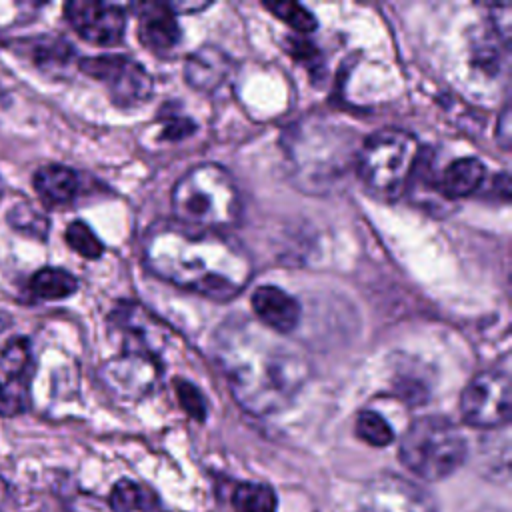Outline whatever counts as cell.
Wrapping results in <instances>:
<instances>
[{
  "label": "cell",
  "instance_id": "6da1fadb",
  "mask_svg": "<svg viewBox=\"0 0 512 512\" xmlns=\"http://www.w3.org/2000/svg\"><path fill=\"white\" fill-rule=\"evenodd\" d=\"M212 354L234 400L254 416L288 408L312 372L302 346L246 316L218 326Z\"/></svg>",
  "mask_w": 512,
  "mask_h": 512
},
{
  "label": "cell",
  "instance_id": "7a4b0ae2",
  "mask_svg": "<svg viewBox=\"0 0 512 512\" xmlns=\"http://www.w3.org/2000/svg\"><path fill=\"white\" fill-rule=\"evenodd\" d=\"M144 264L154 276L216 302L238 296L254 270L236 238L180 222H158L148 230Z\"/></svg>",
  "mask_w": 512,
  "mask_h": 512
},
{
  "label": "cell",
  "instance_id": "3957f363",
  "mask_svg": "<svg viewBox=\"0 0 512 512\" xmlns=\"http://www.w3.org/2000/svg\"><path fill=\"white\" fill-rule=\"evenodd\" d=\"M358 148L356 134L346 126L308 118L290 130L286 156L300 186L318 190L342 178L352 164L356 166Z\"/></svg>",
  "mask_w": 512,
  "mask_h": 512
},
{
  "label": "cell",
  "instance_id": "277c9868",
  "mask_svg": "<svg viewBox=\"0 0 512 512\" xmlns=\"http://www.w3.org/2000/svg\"><path fill=\"white\" fill-rule=\"evenodd\" d=\"M176 222L222 230L240 214V196L230 172L218 164H200L188 170L172 190Z\"/></svg>",
  "mask_w": 512,
  "mask_h": 512
},
{
  "label": "cell",
  "instance_id": "5b68a950",
  "mask_svg": "<svg viewBox=\"0 0 512 512\" xmlns=\"http://www.w3.org/2000/svg\"><path fill=\"white\" fill-rule=\"evenodd\" d=\"M422 148L414 134L384 128L370 134L358 148L356 172L364 186L382 200H396L410 188Z\"/></svg>",
  "mask_w": 512,
  "mask_h": 512
},
{
  "label": "cell",
  "instance_id": "8992f818",
  "mask_svg": "<svg viewBox=\"0 0 512 512\" xmlns=\"http://www.w3.org/2000/svg\"><path fill=\"white\" fill-rule=\"evenodd\" d=\"M398 458L418 478L438 482L462 466L466 440L448 418L422 416L406 428Z\"/></svg>",
  "mask_w": 512,
  "mask_h": 512
},
{
  "label": "cell",
  "instance_id": "52a82bcc",
  "mask_svg": "<svg viewBox=\"0 0 512 512\" xmlns=\"http://www.w3.org/2000/svg\"><path fill=\"white\" fill-rule=\"evenodd\" d=\"M512 392L508 368H490L476 374L462 392V418L474 428H498L510 420Z\"/></svg>",
  "mask_w": 512,
  "mask_h": 512
},
{
  "label": "cell",
  "instance_id": "ba28073f",
  "mask_svg": "<svg viewBox=\"0 0 512 512\" xmlns=\"http://www.w3.org/2000/svg\"><path fill=\"white\" fill-rule=\"evenodd\" d=\"M80 70L102 82L120 108H134L146 102L152 94V76L148 70L124 54L90 56L78 62Z\"/></svg>",
  "mask_w": 512,
  "mask_h": 512
},
{
  "label": "cell",
  "instance_id": "9c48e42d",
  "mask_svg": "<svg viewBox=\"0 0 512 512\" xmlns=\"http://www.w3.org/2000/svg\"><path fill=\"white\" fill-rule=\"evenodd\" d=\"M110 326L120 336L122 352L148 354L160 360L170 342L168 326L136 302H120L110 314Z\"/></svg>",
  "mask_w": 512,
  "mask_h": 512
},
{
  "label": "cell",
  "instance_id": "30bf717a",
  "mask_svg": "<svg viewBox=\"0 0 512 512\" xmlns=\"http://www.w3.org/2000/svg\"><path fill=\"white\" fill-rule=\"evenodd\" d=\"M360 512H438L434 496L396 474L372 478L360 494Z\"/></svg>",
  "mask_w": 512,
  "mask_h": 512
},
{
  "label": "cell",
  "instance_id": "8fae6325",
  "mask_svg": "<svg viewBox=\"0 0 512 512\" xmlns=\"http://www.w3.org/2000/svg\"><path fill=\"white\" fill-rule=\"evenodd\" d=\"M64 14L78 36L90 44L112 46L124 36L126 14L116 4L74 0L64 6Z\"/></svg>",
  "mask_w": 512,
  "mask_h": 512
},
{
  "label": "cell",
  "instance_id": "7c38bea8",
  "mask_svg": "<svg viewBox=\"0 0 512 512\" xmlns=\"http://www.w3.org/2000/svg\"><path fill=\"white\" fill-rule=\"evenodd\" d=\"M160 374V360L138 352H122L102 368L106 386L126 400H140L148 396L156 388Z\"/></svg>",
  "mask_w": 512,
  "mask_h": 512
},
{
  "label": "cell",
  "instance_id": "4fadbf2b",
  "mask_svg": "<svg viewBox=\"0 0 512 512\" xmlns=\"http://www.w3.org/2000/svg\"><path fill=\"white\" fill-rule=\"evenodd\" d=\"M138 18V38L154 54H168L180 44V26L168 4L140 2L134 4Z\"/></svg>",
  "mask_w": 512,
  "mask_h": 512
},
{
  "label": "cell",
  "instance_id": "5bb4252c",
  "mask_svg": "<svg viewBox=\"0 0 512 512\" xmlns=\"http://www.w3.org/2000/svg\"><path fill=\"white\" fill-rule=\"evenodd\" d=\"M252 310L260 324L288 336L300 322V304L276 286H260L252 294Z\"/></svg>",
  "mask_w": 512,
  "mask_h": 512
},
{
  "label": "cell",
  "instance_id": "9a60e30c",
  "mask_svg": "<svg viewBox=\"0 0 512 512\" xmlns=\"http://www.w3.org/2000/svg\"><path fill=\"white\" fill-rule=\"evenodd\" d=\"M232 72V60L214 46H202L188 56L184 74L192 88L200 92H214L224 86Z\"/></svg>",
  "mask_w": 512,
  "mask_h": 512
},
{
  "label": "cell",
  "instance_id": "2e32d148",
  "mask_svg": "<svg viewBox=\"0 0 512 512\" xmlns=\"http://www.w3.org/2000/svg\"><path fill=\"white\" fill-rule=\"evenodd\" d=\"M32 184L46 206H66L80 192V176L62 164H46L34 172Z\"/></svg>",
  "mask_w": 512,
  "mask_h": 512
},
{
  "label": "cell",
  "instance_id": "e0dca14e",
  "mask_svg": "<svg viewBox=\"0 0 512 512\" xmlns=\"http://www.w3.org/2000/svg\"><path fill=\"white\" fill-rule=\"evenodd\" d=\"M486 168L478 158H458L446 166L436 180V188L442 198L456 200L476 192L484 180Z\"/></svg>",
  "mask_w": 512,
  "mask_h": 512
},
{
  "label": "cell",
  "instance_id": "ac0fdd59",
  "mask_svg": "<svg viewBox=\"0 0 512 512\" xmlns=\"http://www.w3.org/2000/svg\"><path fill=\"white\" fill-rule=\"evenodd\" d=\"M30 292L40 300H62L78 290V280L64 268H40L30 278Z\"/></svg>",
  "mask_w": 512,
  "mask_h": 512
},
{
  "label": "cell",
  "instance_id": "d6986e66",
  "mask_svg": "<svg viewBox=\"0 0 512 512\" xmlns=\"http://www.w3.org/2000/svg\"><path fill=\"white\" fill-rule=\"evenodd\" d=\"M114 512H152L158 508V496L132 480H118L110 492Z\"/></svg>",
  "mask_w": 512,
  "mask_h": 512
},
{
  "label": "cell",
  "instance_id": "ffe728a7",
  "mask_svg": "<svg viewBox=\"0 0 512 512\" xmlns=\"http://www.w3.org/2000/svg\"><path fill=\"white\" fill-rule=\"evenodd\" d=\"M276 492L262 482H240L232 492L236 512H276Z\"/></svg>",
  "mask_w": 512,
  "mask_h": 512
},
{
  "label": "cell",
  "instance_id": "44dd1931",
  "mask_svg": "<svg viewBox=\"0 0 512 512\" xmlns=\"http://www.w3.org/2000/svg\"><path fill=\"white\" fill-rule=\"evenodd\" d=\"M0 372L14 378L32 376V348L30 340L24 336L12 338L0 352Z\"/></svg>",
  "mask_w": 512,
  "mask_h": 512
},
{
  "label": "cell",
  "instance_id": "7402d4cb",
  "mask_svg": "<svg viewBox=\"0 0 512 512\" xmlns=\"http://www.w3.org/2000/svg\"><path fill=\"white\" fill-rule=\"evenodd\" d=\"M30 50H32L34 62L38 66H42L44 70L64 68V66L70 64V60L74 56V50H72V46L66 40L52 38V36L36 38L34 46Z\"/></svg>",
  "mask_w": 512,
  "mask_h": 512
},
{
  "label": "cell",
  "instance_id": "603a6c76",
  "mask_svg": "<svg viewBox=\"0 0 512 512\" xmlns=\"http://www.w3.org/2000/svg\"><path fill=\"white\" fill-rule=\"evenodd\" d=\"M30 378L0 376V416H16L28 408Z\"/></svg>",
  "mask_w": 512,
  "mask_h": 512
},
{
  "label": "cell",
  "instance_id": "cb8c5ba5",
  "mask_svg": "<svg viewBox=\"0 0 512 512\" xmlns=\"http://www.w3.org/2000/svg\"><path fill=\"white\" fill-rule=\"evenodd\" d=\"M356 436L370 446L382 448L394 440V430L378 412L364 410L356 418Z\"/></svg>",
  "mask_w": 512,
  "mask_h": 512
},
{
  "label": "cell",
  "instance_id": "d4e9b609",
  "mask_svg": "<svg viewBox=\"0 0 512 512\" xmlns=\"http://www.w3.org/2000/svg\"><path fill=\"white\" fill-rule=\"evenodd\" d=\"M66 242L74 252H78L82 258H88V260H96L104 252V244L100 242V238L82 220H74L68 224Z\"/></svg>",
  "mask_w": 512,
  "mask_h": 512
},
{
  "label": "cell",
  "instance_id": "484cf974",
  "mask_svg": "<svg viewBox=\"0 0 512 512\" xmlns=\"http://www.w3.org/2000/svg\"><path fill=\"white\" fill-rule=\"evenodd\" d=\"M264 8L270 10L274 16H278L296 32L306 34L318 26L314 14L298 2H264Z\"/></svg>",
  "mask_w": 512,
  "mask_h": 512
},
{
  "label": "cell",
  "instance_id": "4316f807",
  "mask_svg": "<svg viewBox=\"0 0 512 512\" xmlns=\"http://www.w3.org/2000/svg\"><path fill=\"white\" fill-rule=\"evenodd\" d=\"M8 222L12 224V228L28 234V236H36V238H44L48 232V220L42 212H38L34 206L30 204H18L10 210L8 214Z\"/></svg>",
  "mask_w": 512,
  "mask_h": 512
},
{
  "label": "cell",
  "instance_id": "83f0119b",
  "mask_svg": "<svg viewBox=\"0 0 512 512\" xmlns=\"http://www.w3.org/2000/svg\"><path fill=\"white\" fill-rule=\"evenodd\" d=\"M174 390H176V394H178V398H180L182 408H184L192 418L204 420V416H206V402H204L202 394L198 392V388H196L194 384H190L188 380L178 378V380L174 382Z\"/></svg>",
  "mask_w": 512,
  "mask_h": 512
},
{
  "label": "cell",
  "instance_id": "f1b7e54d",
  "mask_svg": "<svg viewBox=\"0 0 512 512\" xmlns=\"http://www.w3.org/2000/svg\"><path fill=\"white\" fill-rule=\"evenodd\" d=\"M194 130V124L188 122V120H176L172 124L166 126L164 130V138H170V140H180L184 136H188L190 132Z\"/></svg>",
  "mask_w": 512,
  "mask_h": 512
},
{
  "label": "cell",
  "instance_id": "f546056e",
  "mask_svg": "<svg viewBox=\"0 0 512 512\" xmlns=\"http://www.w3.org/2000/svg\"><path fill=\"white\" fill-rule=\"evenodd\" d=\"M502 132H504V144L502 146H506V142H508V128H506V124H508V110H504L502 112Z\"/></svg>",
  "mask_w": 512,
  "mask_h": 512
},
{
  "label": "cell",
  "instance_id": "4dcf8cb0",
  "mask_svg": "<svg viewBox=\"0 0 512 512\" xmlns=\"http://www.w3.org/2000/svg\"><path fill=\"white\" fill-rule=\"evenodd\" d=\"M2 498H4V482L0 480V500H2Z\"/></svg>",
  "mask_w": 512,
  "mask_h": 512
}]
</instances>
